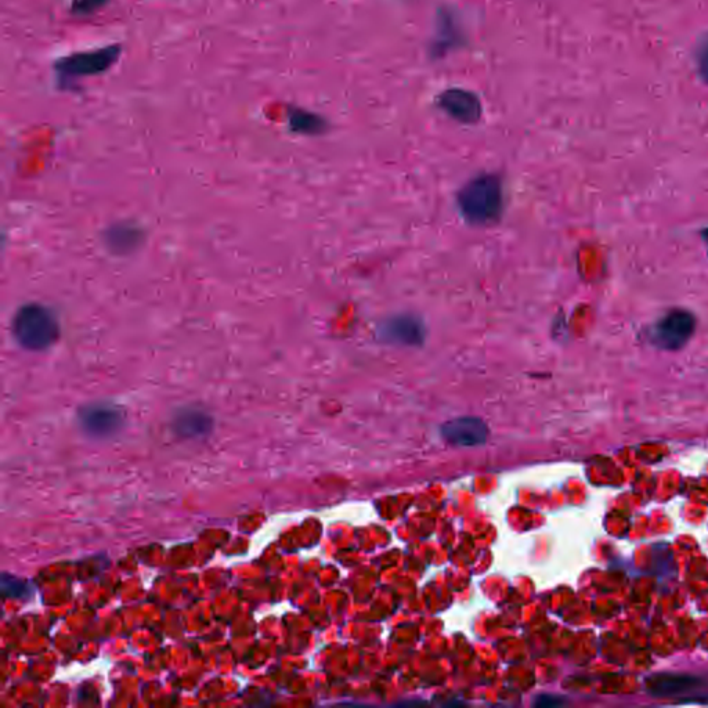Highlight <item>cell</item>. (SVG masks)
<instances>
[{"instance_id": "cell-1", "label": "cell", "mask_w": 708, "mask_h": 708, "mask_svg": "<svg viewBox=\"0 0 708 708\" xmlns=\"http://www.w3.org/2000/svg\"><path fill=\"white\" fill-rule=\"evenodd\" d=\"M457 207L468 225H497L504 215V182L497 173L483 172L473 176L457 193Z\"/></svg>"}, {"instance_id": "cell-2", "label": "cell", "mask_w": 708, "mask_h": 708, "mask_svg": "<svg viewBox=\"0 0 708 708\" xmlns=\"http://www.w3.org/2000/svg\"><path fill=\"white\" fill-rule=\"evenodd\" d=\"M14 334L21 345L28 349H45L56 341L59 325L45 307H23L14 320Z\"/></svg>"}, {"instance_id": "cell-3", "label": "cell", "mask_w": 708, "mask_h": 708, "mask_svg": "<svg viewBox=\"0 0 708 708\" xmlns=\"http://www.w3.org/2000/svg\"><path fill=\"white\" fill-rule=\"evenodd\" d=\"M428 338L425 321L414 313L393 314L377 327V339L384 345L422 348Z\"/></svg>"}, {"instance_id": "cell-4", "label": "cell", "mask_w": 708, "mask_h": 708, "mask_svg": "<svg viewBox=\"0 0 708 708\" xmlns=\"http://www.w3.org/2000/svg\"><path fill=\"white\" fill-rule=\"evenodd\" d=\"M121 49L118 46L93 50V52L72 54L57 63V70L65 77H92L107 71L118 60Z\"/></svg>"}, {"instance_id": "cell-5", "label": "cell", "mask_w": 708, "mask_h": 708, "mask_svg": "<svg viewBox=\"0 0 708 708\" xmlns=\"http://www.w3.org/2000/svg\"><path fill=\"white\" fill-rule=\"evenodd\" d=\"M695 317L685 310H673L656 324L653 342L664 350L684 348L695 332Z\"/></svg>"}, {"instance_id": "cell-6", "label": "cell", "mask_w": 708, "mask_h": 708, "mask_svg": "<svg viewBox=\"0 0 708 708\" xmlns=\"http://www.w3.org/2000/svg\"><path fill=\"white\" fill-rule=\"evenodd\" d=\"M437 106L444 114L462 125L478 124L483 115L482 101L471 90L451 88L444 90L437 99Z\"/></svg>"}, {"instance_id": "cell-7", "label": "cell", "mask_w": 708, "mask_h": 708, "mask_svg": "<svg viewBox=\"0 0 708 708\" xmlns=\"http://www.w3.org/2000/svg\"><path fill=\"white\" fill-rule=\"evenodd\" d=\"M440 433L451 446L476 447L486 443L489 428L478 417H460L443 424Z\"/></svg>"}, {"instance_id": "cell-8", "label": "cell", "mask_w": 708, "mask_h": 708, "mask_svg": "<svg viewBox=\"0 0 708 708\" xmlns=\"http://www.w3.org/2000/svg\"><path fill=\"white\" fill-rule=\"evenodd\" d=\"M464 43V32L457 17L450 10H440L437 14L436 34L431 45V54L435 59H442L447 53L460 48Z\"/></svg>"}, {"instance_id": "cell-9", "label": "cell", "mask_w": 708, "mask_h": 708, "mask_svg": "<svg viewBox=\"0 0 708 708\" xmlns=\"http://www.w3.org/2000/svg\"><path fill=\"white\" fill-rule=\"evenodd\" d=\"M646 691L653 697L678 696L700 685V679L691 675L657 674L646 679Z\"/></svg>"}, {"instance_id": "cell-10", "label": "cell", "mask_w": 708, "mask_h": 708, "mask_svg": "<svg viewBox=\"0 0 708 708\" xmlns=\"http://www.w3.org/2000/svg\"><path fill=\"white\" fill-rule=\"evenodd\" d=\"M81 424L90 435L111 436L121 428L122 417L113 408L90 407L82 413Z\"/></svg>"}, {"instance_id": "cell-11", "label": "cell", "mask_w": 708, "mask_h": 708, "mask_svg": "<svg viewBox=\"0 0 708 708\" xmlns=\"http://www.w3.org/2000/svg\"><path fill=\"white\" fill-rule=\"evenodd\" d=\"M290 126L296 133L302 135H323L327 132L328 124L320 115L309 113L306 110L295 108L290 113Z\"/></svg>"}, {"instance_id": "cell-12", "label": "cell", "mask_w": 708, "mask_h": 708, "mask_svg": "<svg viewBox=\"0 0 708 708\" xmlns=\"http://www.w3.org/2000/svg\"><path fill=\"white\" fill-rule=\"evenodd\" d=\"M30 584L25 581L16 579V577L3 574L2 577V592L3 596H12V598H23L30 595Z\"/></svg>"}, {"instance_id": "cell-13", "label": "cell", "mask_w": 708, "mask_h": 708, "mask_svg": "<svg viewBox=\"0 0 708 708\" xmlns=\"http://www.w3.org/2000/svg\"><path fill=\"white\" fill-rule=\"evenodd\" d=\"M177 425H179V428H177L179 432L190 436L191 426H195L198 435H201L202 432L209 431V425L211 424H209V419L202 417L201 414H186L177 421Z\"/></svg>"}, {"instance_id": "cell-14", "label": "cell", "mask_w": 708, "mask_h": 708, "mask_svg": "<svg viewBox=\"0 0 708 708\" xmlns=\"http://www.w3.org/2000/svg\"><path fill=\"white\" fill-rule=\"evenodd\" d=\"M106 3L107 0H74L72 10L78 14L95 13L96 10L101 9Z\"/></svg>"}, {"instance_id": "cell-15", "label": "cell", "mask_w": 708, "mask_h": 708, "mask_svg": "<svg viewBox=\"0 0 708 708\" xmlns=\"http://www.w3.org/2000/svg\"><path fill=\"white\" fill-rule=\"evenodd\" d=\"M699 70L700 74L704 78V81L708 83V42L703 46L699 53Z\"/></svg>"}, {"instance_id": "cell-16", "label": "cell", "mask_w": 708, "mask_h": 708, "mask_svg": "<svg viewBox=\"0 0 708 708\" xmlns=\"http://www.w3.org/2000/svg\"><path fill=\"white\" fill-rule=\"evenodd\" d=\"M537 704L541 707H555L561 706L562 700L555 696H541Z\"/></svg>"}, {"instance_id": "cell-17", "label": "cell", "mask_w": 708, "mask_h": 708, "mask_svg": "<svg viewBox=\"0 0 708 708\" xmlns=\"http://www.w3.org/2000/svg\"><path fill=\"white\" fill-rule=\"evenodd\" d=\"M704 241H706L708 245V230L706 231V236H704Z\"/></svg>"}]
</instances>
